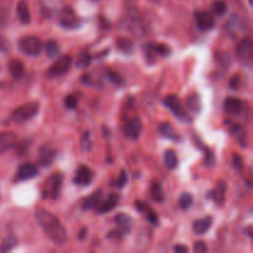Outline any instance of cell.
Segmentation results:
<instances>
[{
	"label": "cell",
	"instance_id": "6da1fadb",
	"mask_svg": "<svg viewBox=\"0 0 253 253\" xmlns=\"http://www.w3.org/2000/svg\"><path fill=\"white\" fill-rule=\"evenodd\" d=\"M35 215H36L37 221H39L40 226L43 230L46 236L54 245L62 246V245L66 244L67 231L63 227V225L61 224V221L58 220V217H56L51 211H48V210L41 207L37 208L36 211H35Z\"/></svg>",
	"mask_w": 253,
	"mask_h": 253
},
{
	"label": "cell",
	"instance_id": "7a4b0ae2",
	"mask_svg": "<svg viewBox=\"0 0 253 253\" xmlns=\"http://www.w3.org/2000/svg\"><path fill=\"white\" fill-rule=\"evenodd\" d=\"M63 177L61 173H53L44 180L42 185V198L43 199H56L62 189Z\"/></svg>",
	"mask_w": 253,
	"mask_h": 253
},
{
	"label": "cell",
	"instance_id": "3957f363",
	"mask_svg": "<svg viewBox=\"0 0 253 253\" xmlns=\"http://www.w3.org/2000/svg\"><path fill=\"white\" fill-rule=\"evenodd\" d=\"M39 110L40 104L36 101L24 104V105L19 106L16 110H14V113L11 114V119L15 123H25V121L34 119L39 114Z\"/></svg>",
	"mask_w": 253,
	"mask_h": 253
},
{
	"label": "cell",
	"instance_id": "277c9868",
	"mask_svg": "<svg viewBox=\"0 0 253 253\" xmlns=\"http://www.w3.org/2000/svg\"><path fill=\"white\" fill-rule=\"evenodd\" d=\"M20 49L22 51V53L27 54V56H39L42 51V41L36 36H27L24 39L20 40L19 42Z\"/></svg>",
	"mask_w": 253,
	"mask_h": 253
},
{
	"label": "cell",
	"instance_id": "5b68a950",
	"mask_svg": "<svg viewBox=\"0 0 253 253\" xmlns=\"http://www.w3.org/2000/svg\"><path fill=\"white\" fill-rule=\"evenodd\" d=\"M236 56L241 63L251 67L253 61V43L251 39L246 37L236 47Z\"/></svg>",
	"mask_w": 253,
	"mask_h": 253
},
{
	"label": "cell",
	"instance_id": "8992f818",
	"mask_svg": "<svg viewBox=\"0 0 253 253\" xmlns=\"http://www.w3.org/2000/svg\"><path fill=\"white\" fill-rule=\"evenodd\" d=\"M163 104H165V105L167 106L173 114H174L175 118L179 119V120L182 121H185V123H189L190 118L188 116V114L185 113L184 108H183L182 103H180L179 98H178L177 95L170 94V95L166 96L165 100H163Z\"/></svg>",
	"mask_w": 253,
	"mask_h": 253
},
{
	"label": "cell",
	"instance_id": "52a82bcc",
	"mask_svg": "<svg viewBox=\"0 0 253 253\" xmlns=\"http://www.w3.org/2000/svg\"><path fill=\"white\" fill-rule=\"evenodd\" d=\"M72 64H73V59L71 56H62L49 67L48 74L49 77H61L63 74L68 73L69 69L72 68Z\"/></svg>",
	"mask_w": 253,
	"mask_h": 253
},
{
	"label": "cell",
	"instance_id": "ba28073f",
	"mask_svg": "<svg viewBox=\"0 0 253 253\" xmlns=\"http://www.w3.org/2000/svg\"><path fill=\"white\" fill-rule=\"evenodd\" d=\"M58 22L63 29H68V30L78 29L82 24V21L76 15V12H74L69 6H66L63 10H62L61 14H59Z\"/></svg>",
	"mask_w": 253,
	"mask_h": 253
},
{
	"label": "cell",
	"instance_id": "9c48e42d",
	"mask_svg": "<svg viewBox=\"0 0 253 253\" xmlns=\"http://www.w3.org/2000/svg\"><path fill=\"white\" fill-rule=\"evenodd\" d=\"M195 21H197L198 27L203 31L207 30H211L215 26V20L214 16L210 14L209 11H204V10H198L194 12Z\"/></svg>",
	"mask_w": 253,
	"mask_h": 253
},
{
	"label": "cell",
	"instance_id": "30bf717a",
	"mask_svg": "<svg viewBox=\"0 0 253 253\" xmlns=\"http://www.w3.org/2000/svg\"><path fill=\"white\" fill-rule=\"evenodd\" d=\"M94 172L86 166H79L74 175V183L78 185H88L93 182Z\"/></svg>",
	"mask_w": 253,
	"mask_h": 253
},
{
	"label": "cell",
	"instance_id": "8fae6325",
	"mask_svg": "<svg viewBox=\"0 0 253 253\" xmlns=\"http://www.w3.org/2000/svg\"><path fill=\"white\" fill-rule=\"evenodd\" d=\"M142 128L143 126H142V121H141V119L133 118L126 124L124 132H125V135L127 136L128 138H131V140H136V138L140 137L141 132H142Z\"/></svg>",
	"mask_w": 253,
	"mask_h": 253
},
{
	"label": "cell",
	"instance_id": "7c38bea8",
	"mask_svg": "<svg viewBox=\"0 0 253 253\" xmlns=\"http://www.w3.org/2000/svg\"><path fill=\"white\" fill-rule=\"evenodd\" d=\"M135 207L138 211L142 215H145L146 219L151 222L152 225H158V215L150 205L146 202H142V200H136Z\"/></svg>",
	"mask_w": 253,
	"mask_h": 253
},
{
	"label": "cell",
	"instance_id": "4fadbf2b",
	"mask_svg": "<svg viewBox=\"0 0 253 253\" xmlns=\"http://www.w3.org/2000/svg\"><path fill=\"white\" fill-rule=\"evenodd\" d=\"M39 169L35 165L32 163H24L19 167L16 173V180H27L31 179V178L36 177Z\"/></svg>",
	"mask_w": 253,
	"mask_h": 253
},
{
	"label": "cell",
	"instance_id": "5bb4252c",
	"mask_svg": "<svg viewBox=\"0 0 253 253\" xmlns=\"http://www.w3.org/2000/svg\"><path fill=\"white\" fill-rule=\"evenodd\" d=\"M242 109H244V101L241 99L230 96V98H227L225 100L224 110L229 115H237V114L241 113Z\"/></svg>",
	"mask_w": 253,
	"mask_h": 253
},
{
	"label": "cell",
	"instance_id": "9a60e30c",
	"mask_svg": "<svg viewBox=\"0 0 253 253\" xmlns=\"http://www.w3.org/2000/svg\"><path fill=\"white\" fill-rule=\"evenodd\" d=\"M17 142V137L14 132H0V153L9 151L15 147Z\"/></svg>",
	"mask_w": 253,
	"mask_h": 253
},
{
	"label": "cell",
	"instance_id": "2e32d148",
	"mask_svg": "<svg viewBox=\"0 0 253 253\" xmlns=\"http://www.w3.org/2000/svg\"><path fill=\"white\" fill-rule=\"evenodd\" d=\"M115 222L118 225L119 230H120L121 235L128 234L132 229V219L128 216L127 214H124V212H120L115 216Z\"/></svg>",
	"mask_w": 253,
	"mask_h": 253
},
{
	"label": "cell",
	"instance_id": "e0dca14e",
	"mask_svg": "<svg viewBox=\"0 0 253 253\" xmlns=\"http://www.w3.org/2000/svg\"><path fill=\"white\" fill-rule=\"evenodd\" d=\"M54 157H56V152H54L53 148L44 145L43 147L41 148V151H40V165L43 166V167H48V166H51L52 163H53Z\"/></svg>",
	"mask_w": 253,
	"mask_h": 253
},
{
	"label": "cell",
	"instance_id": "ac0fdd59",
	"mask_svg": "<svg viewBox=\"0 0 253 253\" xmlns=\"http://www.w3.org/2000/svg\"><path fill=\"white\" fill-rule=\"evenodd\" d=\"M119 202H120V195L110 194L108 197V199H106L103 204H99L98 212L99 214H105V212L111 211V210L115 209V208L118 207Z\"/></svg>",
	"mask_w": 253,
	"mask_h": 253
},
{
	"label": "cell",
	"instance_id": "d6986e66",
	"mask_svg": "<svg viewBox=\"0 0 253 253\" xmlns=\"http://www.w3.org/2000/svg\"><path fill=\"white\" fill-rule=\"evenodd\" d=\"M212 224V217L211 216H205L203 219L197 220L193 224V231L197 235H204L209 231V229L211 227Z\"/></svg>",
	"mask_w": 253,
	"mask_h": 253
},
{
	"label": "cell",
	"instance_id": "ffe728a7",
	"mask_svg": "<svg viewBox=\"0 0 253 253\" xmlns=\"http://www.w3.org/2000/svg\"><path fill=\"white\" fill-rule=\"evenodd\" d=\"M158 130H160V133L165 138L175 141V142H179V141H180L179 133H178L177 131H175L174 128L170 126L169 123H162L160 125V127H158Z\"/></svg>",
	"mask_w": 253,
	"mask_h": 253
},
{
	"label": "cell",
	"instance_id": "44dd1931",
	"mask_svg": "<svg viewBox=\"0 0 253 253\" xmlns=\"http://www.w3.org/2000/svg\"><path fill=\"white\" fill-rule=\"evenodd\" d=\"M101 198H103V190L98 189L96 192H94L90 197L86 198L83 203V209L84 210H91L95 209L99 207V204L101 203Z\"/></svg>",
	"mask_w": 253,
	"mask_h": 253
},
{
	"label": "cell",
	"instance_id": "7402d4cb",
	"mask_svg": "<svg viewBox=\"0 0 253 253\" xmlns=\"http://www.w3.org/2000/svg\"><path fill=\"white\" fill-rule=\"evenodd\" d=\"M16 12H17V16H19L20 21H21L22 24H29L30 20H31V14H30L29 4H27L25 0H21V1L17 4Z\"/></svg>",
	"mask_w": 253,
	"mask_h": 253
},
{
	"label": "cell",
	"instance_id": "603a6c76",
	"mask_svg": "<svg viewBox=\"0 0 253 253\" xmlns=\"http://www.w3.org/2000/svg\"><path fill=\"white\" fill-rule=\"evenodd\" d=\"M9 71L14 79L22 78L25 74V67L22 61H20V59H12L9 64Z\"/></svg>",
	"mask_w": 253,
	"mask_h": 253
},
{
	"label": "cell",
	"instance_id": "cb8c5ba5",
	"mask_svg": "<svg viewBox=\"0 0 253 253\" xmlns=\"http://www.w3.org/2000/svg\"><path fill=\"white\" fill-rule=\"evenodd\" d=\"M163 161H165L166 167L170 170L175 169V168L178 167V163H179V161H178V157H177V153L172 150L166 151L165 156H163Z\"/></svg>",
	"mask_w": 253,
	"mask_h": 253
},
{
	"label": "cell",
	"instance_id": "d4e9b609",
	"mask_svg": "<svg viewBox=\"0 0 253 253\" xmlns=\"http://www.w3.org/2000/svg\"><path fill=\"white\" fill-rule=\"evenodd\" d=\"M185 105L194 114L199 113L200 109H202V101H200L199 95L198 94H192L190 96H188L187 100H185Z\"/></svg>",
	"mask_w": 253,
	"mask_h": 253
},
{
	"label": "cell",
	"instance_id": "484cf974",
	"mask_svg": "<svg viewBox=\"0 0 253 253\" xmlns=\"http://www.w3.org/2000/svg\"><path fill=\"white\" fill-rule=\"evenodd\" d=\"M226 183L222 182V180H220L219 184H217L216 189L212 192V198H214V200L216 203H219V204H222V203L225 202V194H226Z\"/></svg>",
	"mask_w": 253,
	"mask_h": 253
},
{
	"label": "cell",
	"instance_id": "4316f807",
	"mask_svg": "<svg viewBox=\"0 0 253 253\" xmlns=\"http://www.w3.org/2000/svg\"><path fill=\"white\" fill-rule=\"evenodd\" d=\"M151 195H152V199L155 200L156 203H162L163 200H165L163 189L158 182H153L152 184H151Z\"/></svg>",
	"mask_w": 253,
	"mask_h": 253
},
{
	"label": "cell",
	"instance_id": "83f0119b",
	"mask_svg": "<svg viewBox=\"0 0 253 253\" xmlns=\"http://www.w3.org/2000/svg\"><path fill=\"white\" fill-rule=\"evenodd\" d=\"M116 46H118V48L120 49L123 53H131L133 49V43L132 41H131L130 39H126V37H121V39L118 40V42H116Z\"/></svg>",
	"mask_w": 253,
	"mask_h": 253
},
{
	"label": "cell",
	"instance_id": "f1b7e54d",
	"mask_svg": "<svg viewBox=\"0 0 253 253\" xmlns=\"http://www.w3.org/2000/svg\"><path fill=\"white\" fill-rule=\"evenodd\" d=\"M16 244H17V240L16 237H15V235L10 234L9 236H6V239L2 241L1 246H0V252L11 251V250L16 246Z\"/></svg>",
	"mask_w": 253,
	"mask_h": 253
},
{
	"label": "cell",
	"instance_id": "f546056e",
	"mask_svg": "<svg viewBox=\"0 0 253 253\" xmlns=\"http://www.w3.org/2000/svg\"><path fill=\"white\" fill-rule=\"evenodd\" d=\"M44 48H46V53L49 58H54V57L59 53V46L54 40H49V41H47Z\"/></svg>",
	"mask_w": 253,
	"mask_h": 253
},
{
	"label": "cell",
	"instance_id": "4dcf8cb0",
	"mask_svg": "<svg viewBox=\"0 0 253 253\" xmlns=\"http://www.w3.org/2000/svg\"><path fill=\"white\" fill-rule=\"evenodd\" d=\"M152 44V48L155 51V53L160 54V56L163 57H168L170 53H172V48H170L168 44H163V43H151Z\"/></svg>",
	"mask_w": 253,
	"mask_h": 253
},
{
	"label": "cell",
	"instance_id": "1f68e13d",
	"mask_svg": "<svg viewBox=\"0 0 253 253\" xmlns=\"http://www.w3.org/2000/svg\"><path fill=\"white\" fill-rule=\"evenodd\" d=\"M212 11L217 16H222V15L226 14L227 11V5L224 0H216V1L212 2Z\"/></svg>",
	"mask_w": 253,
	"mask_h": 253
},
{
	"label": "cell",
	"instance_id": "d6a6232c",
	"mask_svg": "<svg viewBox=\"0 0 253 253\" xmlns=\"http://www.w3.org/2000/svg\"><path fill=\"white\" fill-rule=\"evenodd\" d=\"M91 62V56L88 53V52H82L81 54H79L78 59H77V66L79 67V68H85V67H88L89 64H90Z\"/></svg>",
	"mask_w": 253,
	"mask_h": 253
},
{
	"label": "cell",
	"instance_id": "836d02e7",
	"mask_svg": "<svg viewBox=\"0 0 253 253\" xmlns=\"http://www.w3.org/2000/svg\"><path fill=\"white\" fill-rule=\"evenodd\" d=\"M193 200H194V199H193V197L189 194V193H183V194L180 195V198H179L180 208H182V209H184V210L189 209V208L192 207V204H193Z\"/></svg>",
	"mask_w": 253,
	"mask_h": 253
},
{
	"label": "cell",
	"instance_id": "e575fe53",
	"mask_svg": "<svg viewBox=\"0 0 253 253\" xmlns=\"http://www.w3.org/2000/svg\"><path fill=\"white\" fill-rule=\"evenodd\" d=\"M78 99H79L78 95H76V94H71V95H68L66 99H64V106H66L67 109L73 110V109H76L77 106H78Z\"/></svg>",
	"mask_w": 253,
	"mask_h": 253
},
{
	"label": "cell",
	"instance_id": "d590c367",
	"mask_svg": "<svg viewBox=\"0 0 253 253\" xmlns=\"http://www.w3.org/2000/svg\"><path fill=\"white\" fill-rule=\"evenodd\" d=\"M106 77H108L109 81L113 84H115V85H121V84L124 83V79L121 78L120 74L115 71H108L106 72Z\"/></svg>",
	"mask_w": 253,
	"mask_h": 253
},
{
	"label": "cell",
	"instance_id": "8d00e7d4",
	"mask_svg": "<svg viewBox=\"0 0 253 253\" xmlns=\"http://www.w3.org/2000/svg\"><path fill=\"white\" fill-rule=\"evenodd\" d=\"M232 133H234L235 136H237V138H239V141L241 142V146H246V142H245L244 140H242V137H245V128L241 127V126H234L232 127Z\"/></svg>",
	"mask_w": 253,
	"mask_h": 253
},
{
	"label": "cell",
	"instance_id": "74e56055",
	"mask_svg": "<svg viewBox=\"0 0 253 253\" xmlns=\"http://www.w3.org/2000/svg\"><path fill=\"white\" fill-rule=\"evenodd\" d=\"M116 187L118 188H124L127 183V173L126 170H121V174L119 175V178L116 179Z\"/></svg>",
	"mask_w": 253,
	"mask_h": 253
},
{
	"label": "cell",
	"instance_id": "f35d334b",
	"mask_svg": "<svg viewBox=\"0 0 253 253\" xmlns=\"http://www.w3.org/2000/svg\"><path fill=\"white\" fill-rule=\"evenodd\" d=\"M230 89H232V90H237V89L240 88V85H241V79H240L239 76H234L231 79H230Z\"/></svg>",
	"mask_w": 253,
	"mask_h": 253
},
{
	"label": "cell",
	"instance_id": "ab89813d",
	"mask_svg": "<svg viewBox=\"0 0 253 253\" xmlns=\"http://www.w3.org/2000/svg\"><path fill=\"white\" fill-rule=\"evenodd\" d=\"M90 140H89V132H85L82 138V150L83 151H89L90 150Z\"/></svg>",
	"mask_w": 253,
	"mask_h": 253
},
{
	"label": "cell",
	"instance_id": "60d3db41",
	"mask_svg": "<svg viewBox=\"0 0 253 253\" xmlns=\"http://www.w3.org/2000/svg\"><path fill=\"white\" fill-rule=\"evenodd\" d=\"M232 166H234L237 170H241L242 168H244V161H242V158L240 157V156L235 155L234 157H232Z\"/></svg>",
	"mask_w": 253,
	"mask_h": 253
},
{
	"label": "cell",
	"instance_id": "b9f144b4",
	"mask_svg": "<svg viewBox=\"0 0 253 253\" xmlns=\"http://www.w3.org/2000/svg\"><path fill=\"white\" fill-rule=\"evenodd\" d=\"M194 251L197 253H205L208 251V246L204 241H198L194 245Z\"/></svg>",
	"mask_w": 253,
	"mask_h": 253
},
{
	"label": "cell",
	"instance_id": "7bdbcfd3",
	"mask_svg": "<svg viewBox=\"0 0 253 253\" xmlns=\"http://www.w3.org/2000/svg\"><path fill=\"white\" fill-rule=\"evenodd\" d=\"M9 49V42L6 39L0 36V52H6Z\"/></svg>",
	"mask_w": 253,
	"mask_h": 253
},
{
	"label": "cell",
	"instance_id": "ee69618b",
	"mask_svg": "<svg viewBox=\"0 0 253 253\" xmlns=\"http://www.w3.org/2000/svg\"><path fill=\"white\" fill-rule=\"evenodd\" d=\"M188 251H189V249L185 246H182V245H177V246H174V252L177 253H187Z\"/></svg>",
	"mask_w": 253,
	"mask_h": 253
}]
</instances>
